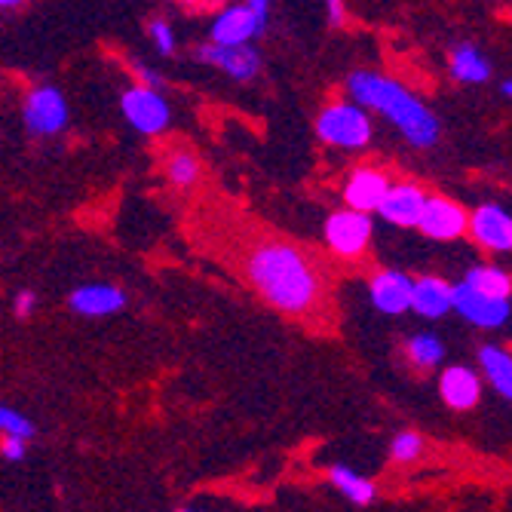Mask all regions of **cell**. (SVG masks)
<instances>
[{
  "label": "cell",
  "mask_w": 512,
  "mask_h": 512,
  "mask_svg": "<svg viewBox=\"0 0 512 512\" xmlns=\"http://www.w3.org/2000/svg\"><path fill=\"white\" fill-rule=\"evenodd\" d=\"M424 200L427 194L417 188V184H390L375 212H381L396 227H414L417 218H421Z\"/></svg>",
  "instance_id": "12"
},
{
  "label": "cell",
  "mask_w": 512,
  "mask_h": 512,
  "mask_svg": "<svg viewBox=\"0 0 512 512\" xmlns=\"http://www.w3.org/2000/svg\"><path fill=\"white\" fill-rule=\"evenodd\" d=\"M467 230L476 237L479 246H485L491 252H509L512 249V218L500 206H491V203L479 206L467 218Z\"/></svg>",
  "instance_id": "10"
},
{
  "label": "cell",
  "mask_w": 512,
  "mask_h": 512,
  "mask_svg": "<svg viewBox=\"0 0 512 512\" xmlns=\"http://www.w3.org/2000/svg\"><path fill=\"white\" fill-rule=\"evenodd\" d=\"M0 454H4L7 460H22L25 457V439L4 436V442H0Z\"/></svg>",
  "instance_id": "27"
},
{
  "label": "cell",
  "mask_w": 512,
  "mask_h": 512,
  "mask_svg": "<svg viewBox=\"0 0 512 512\" xmlns=\"http://www.w3.org/2000/svg\"><path fill=\"white\" fill-rule=\"evenodd\" d=\"M0 433H4V436H19V439L28 442L34 436V424L28 421L25 414L13 411L7 405H0Z\"/></svg>",
  "instance_id": "24"
},
{
  "label": "cell",
  "mask_w": 512,
  "mask_h": 512,
  "mask_svg": "<svg viewBox=\"0 0 512 512\" xmlns=\"http://www.w3.org/2000/svg\"><path fill=\"white\" fill-rule=\"evenodd\" d=\"M439 390H442V399L457 408V411H470L479 405V396H482V384H479V375H473V368L467 365H451L442 371V381H439Z\"/></svg>",
  "instance_id": "14"
},
{
  "label": "cell",
  "mask_w": 512,
  "mask_h": 512,
  "mask_svg": "<svg viewBox=\"0 0 512 512\" xmlns=\"http://www.w3.org/2000/svg\"><path fill=\"white\" fill-rule=\"evenodd\" d=\"M126 304V295L117 286H83L71 292V307L83 316H111Z\"/></svg>",
  "instance_id": "17"
},
{
  "label": "cell",
  "mask_w": 512,
  "mask_h": 512,
  "mask_svg": "<svg viewBox=\"0 0 512 512\" xmlns=\"http://www.w3.org/2000/svg\"><path fill=\"white\" fill-rule=\"evenodd\" d=\"M325 10L332 25H344V0H325Z\"/></svg>",
  "instance_id": "29"
},
{
  "label": "cell",
  "mask_w": 512,
  "mask_h": 512,
  "mask_svg": "<svg viewBox=\"0 0 512 512\" xmlns=\"http://www.w3.org/2000/svg\"><path fill=\"white\" fill-rule=\"evenodd\" d=\"M325 243L341 258H359L371 243V218L359 209H341L325 221Z\"/></svg>",
  "instance_id": "5"
},
{
  "label": "cell",
  "mask_w": 512,
  "mask_h": 512,
  "mask_svg": "<svg viewBox=\"0 0 512 512\" xmlns=\"http://www.w3.org/2000/svg\"><path fill=\"white\" fill-rule=\"evenodd\" d=\"M332 485H335L347 500H353L356 506H368L371 500L378 497L375 482L362 479L359 473H353V470H347V467H332Z\"/></svg>",
  "instance_id": "21"
},
{
  "label": "cell",
  "mask_w": 512,
  "mask_h": 512,
  "mask_svg": "<svg viewBox=\"0 0 512 512\" xmlns=\"http://www.w3.org/2000/svg\"><path fill=\"white\" fill-rule=\"evenodd\" d=\"M408 359L417 365V368H433V365H439L442 362V356H445V344L436 338V335H414L411 341H408Z\"/></svg>",
  "instance_id": "22"
},
{
  "label": "cell",
  "mask_w": 512,
  "mask_h": 512,
  "mask_svg": "<svg viewBox=\"0 0 512 512\" xmlns=\"http://www.w3.org/2000/svg\"><path fill=\"white\" fill-rule=\"evenodd\" d=\"M411 310L427 319H439L451 310V286L439 276H424L411 283Z\"/></svg>",
  "instance_id": "16"
},
{
  "label": "cell",
  "mask_w": 512,
  "mask_h": 512,
  "mask_svg": "<svg viewBox=\"0 0 512 512\" xmlns=\"http://www.w3.org/2000/svg\"><path fill=\"white\" fill-rule=\"evenodd\" d=\"M347 89L356 105L390 120L405 135L408 145L433 148L439 142L442 129H439L436 114L402 83H396L384 74H375V71H356V74H350Z\"/></svg>",
  "instance_id": "2"
},
{
  "label": "cell",
  "mask_w": 512,
  "mask_h": 512,
  "mask_svg": "<svg viewBox=\"0 0 512 512\" xmlns=\"http://www.w3.org/2000/svg\"><path fill=\"white\" fill-rule=\"evenodd\" d=\"M135 74L142 77V83H145V86H154V89H160V83H163V80H160V74H157V71H151V68H145V65H138V68H135Z\"/></svg>",
  "instance_id": "30"
},
{
  "label": "cell",
  "mask_w": 512,
  "mask_h": 512,
  "mask_svg": "<svg viewBox=\"0 0 512 512\" xmlns=\"http://www.w3.org/2000/svg\"><path fill=\"white\" fill-rule=\"evenodd\" d=\"M22 117H25V129L31 135H56L65 129L68 123V102L59 89L53 86H37L25 96V105H22Z\"/></svg>",
  "instance_id": "4"
},
{
  "label": "cell",
  "mask_w": 512,
  "mask_h": 512,
  "mask_svg": "<svg viewBox=\"0 0 512 512\" xmlns=\"http://www.w3.org/2000/svg\"><path fill=\"white\" fill-rule=\"evenodd\" d=\"M463 283H467L470 289H476V292H482V295H491V298H509L512 295L509 273L500 270V267H488V264L473 267L467 276H463Z\"/></svg>",
  "instance_id": "20"
},
{
  "label": "cell",
  "mask_w": 512,
  "mask_h": 512,
  "mask_svg": "<svg viewBox=\"0 0 512 512\" xmlns=\"http://www.w3.org/2000/svg\"><path fill=\"white\" fill-rule=\"evenodd\" d=\"M451 74L460 83H485L491 80V65L476 46H457L451 53Z\"/></svg>",
  "instance_id": "19"
},
{
  "label": "cell",
  "mask_w": 512,
  "mask_h": 512,
  "mask_svg": "<svg viewBox=\"0 0 512 512\" xmlns=\"http://www.w3.org/2000/svg\"><path fill=\"white\" fill-rule=\"evenodd\" d=\"M123 117L145 135H160L169 126V105L154 86H135L123 92Z\"/></svg>",
  "instance_id": "7"
},
{
  "label": "cell",
  "mask_w": 512,
  "mask_h": 512,
  "mask_svg": "<svg viewBox=\"0 0 512 512\" xmlns=\"http://www.w3.org/2000/svg\"><path fill=\"white\" fill-rule=\"evenodd\" d=\"M19 4H25V0H0V10H13Z\"/></svg>",
  "instance_id": "33"
},
{
  "label": "cell",
  "mask_w": 512,
  "mask_h": 512,
  "mask_svg": "<svg viewBox=\"0 0 512 512\" xmlns=\"http://www.w3.org/2000/svg\"><path fill=\"white\" fill-rule=\"evenodd\" d=\"M411 283L414 279L399 270H384L371 279V304L387 316L411 310Z\"/></svg>",
  "instance_id": "13"
},
{
  "label": "cell",
  "mask_w": 512,
  "mask_h": 512,
  "mask_svg": "<svg viewBox=\"0 0 512 512\" xmlns=\"http://www.w3.org/2000/svg\"><path fill=\"white\" fill-rule=\"evenodd\" d=\"M500 92H503V96H509V92H512V83H509V80H503V86H500Z\"/></svg>",
  "instance_id": "34"
},
{
  "label": "cell",
  "mask_w": 512,
  "mask_h": 512,
  "mask_svg": "<svg viewBox=\"0 0 512 512\" xmlns=\"http://www.w3.org/2000/svg\"><path fill=\"white\" fill-rule=\"evenodd\" d=\"M184 4H191V7H218L221 4V0H184Z\"/></svg>",
  "instance_id": "32"
},
{
  "label": "cell",
  "mask_w": 512,
  "mask_h": 512,
  "mask_svg": "<svg viewBox=\"0 0 512 512\" xmlns=\"http://www.w3.org/2000/svg\"><path fill=\"white\" fill-rule=\"evenodd\" d=\"M148 34H151V40H154V46L163 53V56H172L175 53V34H172V28L163 22V19H154L151 25H148Z\"/></svg>",
  "instance_id": "26"
},
{
  "label": "cell",
  "mask_w": 512,
  "mask_h": 512,
  "mask_svg": "<svg viewBox=\"0 0 512 512\" xmlns=\"http://www.w3.org/2000/svg\"><path fill=\"white\" fill-rule=\"evenodd\" d=\"M479 365H482V371L488 375L491 387H494L503 399H509V396H512V356H509L503 347L488 344V347H482V353H479Z\"/></svg>",
  "instance_id": "18"
},
{
  "label": "cell",
  "mask_w": 512,
  "mask_h": 512,
  "mask_svg": "<svg viewBox=\"0 0 512 512\" xmlns=\"http://www.w3.org/2000/svg\"><path fill=\"white\" fill-rule=\"evenodd\" d=\"M246 4L261 16V19H267V10H270V0H246Z\"/></svg>",
  "instance_id": "31"
},
{
  "label": "cell",
  "mask_w": 512,
  "mask_h": 512,
  "mask_svg": "<svg viewBox=\"0 0 512 512\" xmlns=\"http://www.w3.org/2000/svg\"><path fill=\"white\" fill-rule=\"evenodd\" d=\"M246 270L258 295L283 313L301 316L319 301V276L295 246L261 243L252 249Z\"/></svg>",
  "instance_id": "1"
},
{
  "label": "cell",
  "mask_w": 512,
  "mask_h": 512,
  "mask_svg": "<svg viewBox=\"0 0 512 512\" xmlns=\"http://www.w3.org/2000/svg\"><path fill=\"white\" fill-rule=\"evenodd\" d=\"M316 132L325 145L332 148H347V151H359L371 142V120L365 114L362 105H329L319 120H316Z\"/></svg>",
  "instance_id": "3"
},
{
  "label": "cell",
  "mask_w": 512,
  "mask_h": 512,
  "mask_svg": "<svg viewBox=\"0 0 512 512\" xmlns=\"http://www.w3.org/2000/svg\"><path fill=\"white\" fill-rule=\"evenodd\" d=\"M264 25H267V19H261L249 4L227 7L212 22V43H227V46L252 43L264 31Z\"/></svg>",
  "instance_id": "11"
},
{
  "label": "cell",
  "mask_w": 512,
  "mask_h": 512,
  "mask_svg": "<svg viewBox=\"0 0 512 512\" xmlns=\"http://www.w3.org/2000/svg\"><path fill=\"white\" fill-rule=\"evenodd\" d=\"M166 175L172 184H178V188H191V184H197V178H200V160L188 151H178L169 157Z\"/></svg>",
  "instance_id": "23"
},
{
  "label": "cell",
  "mask_w": 512,
  "mask_h": 512,
  "mask_svg": "<svg viewBox=\"0 0 512 512\" xmlns=\"http://www.w3.org/2000/svg\"><path fill=\"white\" fill-rule=\"evenodd\" d=\"M424 454V439L417 436V433H399L393 439V460L399 463H411Z\"/></svg>",
  "instance_id": "25"
},
{
  "label": "cell",
  "mask_w": 512,
  "mask_h": 512,
  "mask_svg": "<svg viewBox=\"0 0 512 512\" xmlns=\"http://www.w3.org/2000/svg\"><path fill=\"white\" fill-rule=\"evenodd\" d=\"M467 212H463L460 203L454 200H445V197H427L424 200V209H421V218H417V230H424L430 240H457L467 234Z\"/></svg>",
  "instance_id": "8"
},
{
  "label": "cell",
  "mask_w": 512,
  "mask_h": 512,
  "mask_svg": "<svg viewBox=\"0 0 512 512\" xmlns=\"http://www.w3.org/2000/svg\"><path fill=\"white\" fill-rule=\"evenodd\" d=\"M197 59L206 65H215L218 71H224L227 77L234 80H252L261 71V59L252 50L249 43H237V46H227V43H206L197 50Z\"/></svg>",
  "instance_id": "9"
},
{
  "label": "cell",
  "mask_w": 512,
  "mask_h": 512,
  "mask_svg": "<svg viewBox=\"0 0 512 512\" xmlns=\"http://www.w3.org/2000/svg\"><path fill=\"white\" fill-rule=\"evenodd\" d=\"M451 310H457L467 322L479 325V329H503L512 313L509 298L482 295V292L470 289L467 283L451 286Z\"/></svg>",
  "instance_id": "6"
},
{
  "label": "cell",
  "mask_w": 512,
  "mask_h": 512,
  "mask_svg": "<svg viewBox=\"0 0 512 512\" xmlns=\"http://www.w3.org/2000/svg\"><path fill=\"white\" fill-rule=\"evenodd\" d=\"M387 188H390V178H387L381 169H359V172H353V178L347 181L344 200H347L350 209L375 212L378 203L384 200Z\"/></svg>",
  "instance_id": "15"
},
{
  "label": "cell",
  "mask_w": 512,
  "mask_h": 512,
  "mask_svg": "<svg viewBox=\"0 0 512 512\" xmlns=\"http://www.w3.org/2000/svg\"><path fill=\"white\" fill-rule=\"evenodd\" d=\"M31 310H34V295L31 292H19L16 295V316L25 319V316H31Z\"/></svg>",
  "instance_id": "28"
}]
</instances>
